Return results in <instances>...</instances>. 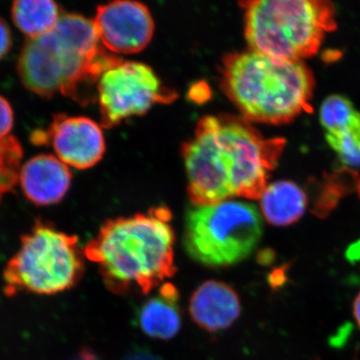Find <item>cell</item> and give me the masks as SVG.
Instances as JSON below:
<instances>
[{
    "instance_id": "21",
    "label": "cell",
    "mask_w": 360,
    "mask_h": 360,
    "mask_svg": "<svg viewBox=\"0 0 360 360\" xmlns=\"http://www.w3.org/2000/svg\"><path fill=\"white\" fill-rule=\"evenodd\" d=\"M77 360H97L96 354H92L89 349H84L80 352Z\"/></svg>"
},
{
    "instance_id": "17",
    "label": "cell",
    "mask_w": 360,
    "mask_h": 360,
    "mask_svg": "<svg viewBox=\"0 0 360 360\" xmlns=\"http://www.w3.org/2000/svg\"><path fill=\"white\" fill-rule=\"evenodd\" d=\"M22 156V146L13 135L0 141V201L18 184Z\"/></svg>"
},
{
    "instance_id": "22",
    "label": "cell",
    "mask_w": 360,
    "mask_h": 360,
    "mask_svg": "<svg viewBox=\"0 0 360 360\" xmlns=\"http://www.w3.org/2000/svg\"><path fill=\"white\" fill-rule=\"evenodd\" d=\"M360 255V240L359 243H354V245H352V248H350L349 250V253H348V255Z\"/></svg>"
},
{
    "instance_id": "16",
    "label": "cell",
    "mask_w": 360,
    "mask_h": 360,
    "mask_svg": "<svg viewBox=\"0 0 360 360\" xmlns=\"http://www.w3.org/2000/svg\"><path fill=\"white\" fill-rule=\"evenodd\" d=\"M60 16L58 4L51 0H18L11 7L14 25L28 39L51 32Z\"/></svg>"
},
{
    "instance_id": "9",
    "label": "cell",
    "mask_w": 360,
    "mask_h": 360,
    "mask_svg": "<svg viewBox=\"0 0 360 360\" xmlns=\"http://www.w3.org/2000/svg\"><path fill=\"white\" fill-rule=\"evenodd\" d=\"M37 146L49 144L68 167L87 169L97 165L105 153L103 127L84 116H54L51 127L32 136Z\"/></svg>"
},
{
    "instance_id": "10",
    "label": "cell",
    "mask_w": 360,
    "mask_h": 360,
    "mask_svg": "<svg viewBox=\"0 0 360 360\" xmlns=\"http://www.w3.org/2000/svg\"><path fill=\"white\" fill-rule=\"evenodd\" d=\"M92 21L101 45L115 56L143 51L155 33V21L148 7L130 0L97 7Z\"/></svg>"
},
{
    "instance_id": "7",
    "label": "cell",
    "mask_w": 360,
    "mask_h": 360,
    "mask_svg": "<svg viewBox=\"0 0 360 360\" xmlns=\"http://www.w3.org/2000/svg\"><path fill=\"white\" fill-rule=\"evenodd\" d=\"M262 231L260 212L246 201L193 206L186 217L184 250L205 266H231L250 257Z\"/></svg>"
},
{
    "instance_id": "12",
    "label": "cell",
    "mask_w": 360,
    "mask_h": 360,
    "mask_svg": "<svg viewBox=\"0 0 360 360\" xmlns=\"http://www.w3.org/2000/svg\"><path fill=\"white\" fill-rule=\"evenodd\" d=\"M72 175L68 165L51 155H39L21 167L20 181L26 200L37 206L60 202L70 191Z\"/></svg>"
},
{
    "instance_id": "6",
    "label": "cell",
    "mask_w": 360,
    "mask_h": 360,
    "mask_svg": "<svg viewBox=\"0 0 360 360\" xmlns=\"http://www.w3.org/2000/svg\"><path fill=\"white\" fill-rule=\"evenodd\" d=\"M84 272L78 238L37 219L20 238V246L2 274L4 293L54 295L75 288Z\"/></svg>"
},
{
    "instance_id": "14",
    "label": "cell",
    "mask_w": 360,
    "mask_h": 360,
    "mask_svg": "<svg viewBox=\"0 0 360 360\" xmlns=\"http://www.w3.org/2000/svg\"><path fill=\"white\" fill-rule=\"evenodd\" d=\"M179 295L172 284L161 286L158 295L149 298L137 312V324L144 335L158 340H169L179 333L181 315Z\"/></svg>"
},
{
    "instance_id": "20",
    "label": "cell",
    "mask_w": 360,
    "mask_h": 360,
    "mask_svg": "<svg viewBox=\"0 0 360 360\" xmlns=\"http://www.w3.org/2000/svg\"><path fill=\"white\" fill-rule=\"evenodd\" d=\"M352 314H354L355 322L360 328V291L359 295L355 296L354 303H352Z\"/></svg>"
},
{
    "instance_id": "18",
    "label": "cell",
    "mask_w": 360,
    "mask_h": 360,
    "mask_svg": "<svg viewBox=\"0 0 360 360\" xmlns=\"http://www.w3.org/2000/svg\"><path fill=\"white\" fill-rule=\"evenodd\" d=\"M14 123L13 110L6 98L0 96V141L8 136Z\"/></svg>"
},
{
    "instance_id": "13",
    "label": "cell",
    "mask_w": 360,
    "mask_h": 360,
    "mask_svg": "<svg viewBox=\"0 0 360 360\" xmlns=\"http://www.w3.org/2000/svg\"><path fill=\"white\" fill-rule=\"evenodd\" d=\"M189 314L201 328L217 333L229 328L238 319L241 314L240 300L229 284L205 281L191 295Z\"/></svg>"
},
{
    "instance_id": "11",
    "label": "cell",
    "mask_w": 360,
    "mask_h": 360,
    "mask_svg": "<svg viewBox=\"0 0 360 360\" xmlns=\"http://www.w3.org/2000/svg\"><path fill=\"white\" fill-rule=\"evenodd\" d=\"M319 120L326 139L343 165H360V111L342 96H330L324 99L319 110Z\"/></svg>"
},
{
    "instance_id": "4",
    "label": "cell",
    "mask_w": 360,
    "mask_h": 360,
    "mask_svg": "<svg viewBox=\"0 0 360 360\" xmlns=\"http://www.w3.org/2000/svg\"><path fill=\"white\" fill-rule=\"evenodd\" d=\"M221 87L248 122L281 125L311 111L315 79L303 61L271 58L250 49L225 56Z\"/></svg>"
},
{
    "instance_id": "23",
    "label": "cell",
    "mask_w": 360,
    "mask_h": 360,
    "mask_svg": "<svg viewBox=\"0 0 360 360\" xmlns=\"http://www.w3.org/2000/svg\"><path fill=\"white\" fill-rule=\"evenodd\" d=\"M359 196H360V179H359Z\"/></svg>"
},
{
    "instance_id": "5",
    "label": "cell",
    "mask_w": 360,
    "mask_h": 360,
    "mask_svg": "<svg viewBox=\"0 0 360 360\" xmlns=\"http://www.w3.org/2000/svg\"><path fill=\"white\" fill-rule=\"evenodd\" d=\"M250 51L303 61L319 52L336 30L335 6L326 0H255L240 2Z\"/></svg>"
},
{
    "instance_id": "3",
    "label": "cell",
    "mask_w": 360,
    "mask_h": 360,
    "mask_svg": "<svg viewBox=\"0 0 360 360\" xmlns=\"http://www.w3.org/2000/svg\"><path fill=\"white\" fill-rule=\"evenodd\" d=\"M120 58L99 41L94 21L75 13L61 14L53 30L28 39L18 63L21 82L37 96L56 94L84 101L85 87L98 82Z\"/></svg>"
},
{
    "instance_id": "15",
    "label": "cell",
    "mask_w": 360,
    "mask_h": 360,
    "mask_svg": "<svg viewBox=\"0 0 360 360\" xmlns=\"http://www.w3.org/2000/svg\"><path fill=\"white\" fill-rule=\"evenodd\" d=\"M259 200L262 215L274 226H290L296 224L304 215L309 205L307 193L290 180H279L267 184Z\"/></svg>"
},
{
    "instance_id": "1",
    "label": "cell",
    "mask_w": 360,
    "mask_h": 360,
    "mask_svg": "<svg viewBox=\"0 0 360 360\" xmlns=\"http://www.w3.org/2000/svg\"><path fill=\"white\" fill-rule=\"evenodd\" d=\"M285 146V139H266L241 116L201 118L182 148L193 206L259 200Z\"/></svg>"
},
{
    "instance_id": "19",
    "label": "cell",
    "mask_w": 360,
    "mask_h": 360,
    "mask_svg": "<svg viewBox=\"0 0 360 360\" xmlns=\"http://www.w3.org/2000/svg\"><path fill=\"white\" fill-rule=\"evenodd\" d=\"M13 47V34L4 20L0 18V60L6 58Z\"/></svg>"
},
{
    "instance_id": "2",
    "label": "cell",
    "mask_w": 360,
    "mask_h": 360,
    "mask_svg": "<svg viewBox=\"0 0 360 360\" xmlns=\"http://www.w3.org/2000/svg\"><path fill=\"white\" fill-rule=\"evenodd\" d=\"M169 210L110 219L87 243L84 257L98 264L106 288L115 295H148L175 274L174 232Z\"/></svg>"
},
{
    "instance_id": "8",
    "label": "cell",
    "mask_w": 360,
    "mask_h": 360,
    "mask_svg": "<svg viewBox=\"0 0 360 360\" xmlns=\"http://www.w3.org/2000/svg\"><path fill=\"white\" fill-rule=\"evenodd\" d=\"M96 87L101 127L106 129L144 115L155 104L172 103L177 96L150 66L122 58L103 71Z\"/></svg>"
}]
</instances>
